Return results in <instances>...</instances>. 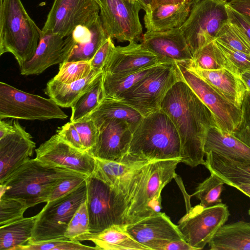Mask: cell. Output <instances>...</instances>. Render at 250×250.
<instances>
[{"instance_id": "6da1fadb", "label": "cell", "mask_w": 250, "mask_h": 250, "mask_svg": "<svg viewBox=\"0 0 250 250\" xmlns=\"http://www.w3.org/2000/svg\"><path fill=\"white\" fill-rule=\"evenodd\" d=\"M161 109L170 118L180 137L181 162L194 167L204 165V144L208 130L216 126L210 110L183 79L167 91Z\"/></svg>"}, {"instance_id": "7a4b0ae2", "label": "cell", "mask_w": 250, "mask_h": 250, "mask_svg": "<svg viewBox=\"0 0 250 250\" xmlns=\"http://www.w3.org/2000/svg\"><path fill=\"white\" fill-rule=\"evenodd\" d=\"M78 174L80 173L45 164L36 158H30L0 184V198L19 200L29 208L47 203L59 183Z\"/></svg>"}, {"instance_id": "3957f363", "label": "cell", "mask_w": 250, "mask_h": 250, "mask_svg": "<svg viewBox=\"0 0 250 250\" xmlns=\"http://www.w3.org/2000/svg\"><path fill=\"white\" fill-rule=\"evenodd\" d=\"M181 145L173 122L161 109L143 118L132 134L127 153L148 162L179 159Z\"/></svg>"}, {"instance_id": "277c9868", "label": "cell", "mask_w": 250, "mask_h": 250, "mask_svg": "<svg viewBox=\"0 0 250 250\" xmlns=\"http://www.w3.org/2000/svg\"><path fill=\"white\" fill-rule=\"evenodd\" d=\"M179 159L150 162L140 170L129 195L125 224L135 223L162 209L161 192L176 176Z\"/></svg>"}, {"instance_id": "5b68a950", "label": "cell", "mask_w": 250, "mask_h": 250, "mask_svg": "<svg viewBox=\"0 0 250 250\" xmlns=\"http://www.w3.org/2000/svg\"><path fill=\"white\" fill-rule=\"evenodd\" d=\"M0 1V55L12 54L20 67L34 56L42 31L21 0Z\"/></svg>"}, {"instance_id": "8992f818", "label": "cell", "mask_w": 250, "mask_h": 250, "mask_svg": "<svg viewBox=\"0 0 250 250\" xmlns=\"http://www.w3.org/2000/svg\"><path fill=\"white\" fill-rule=\"evenodd\" d=\"M86 203L91 233H99L117 224H125L128 199L93 174L86 179Z\"/></svg>"}, {"instance_id": "52a82bcc", "label": "cell", "mask_w": 250, "mask_h": 250, "mask_svg": "<svg viewBox=\"0 0 250 250\" xmlns=\"http://www.w3.org/2000/svg\"><path fill=\"white\" fill-rule=\"evenodd\" d=\"M182 79L177 63L161 64L115 99L132 107L145 117L161 109L167 91Z\"/></svg>"}, {"instance_id": "ba28073f", "label": "cell", "mask_w": 250, "mask_h": 250, "mask_svg": "<svg viewBox=\"0 0 250 250\" xmlns=\"http://www.w3.org/2000/svg\"><path fill=\"white\" fill-rule=\"evenodd\" d=\"M226 0H192L188 17L180 27L193 56L215 40L228 20Z\"/></svg>"}, {"instance_id": "9c48e42d", "label": "cell", "mask_w": 250, "mask_h": 250, "mask_svg": "<svg viewBox=\"0 0 250 250\" xmlns=\"http://www.w3.org/2000/svg\"><path fill=\"white\" fill-rule=\"evenodd\" d=\"M86 198V182L75 190L48 201L37 214L29 242L68 239L65 232L76 211Z\"/></svg>"}, {"instance_id": "30bf717a", "label": "cell", "mask_w": 250, "mask_h": 250, "mask_svg": "<svg viewBox=\"0 0 250 250\" xmlns=\"http://www.w3.org/2000/svg\"><path fill=\"white\" fill-rule=\"evenodd\" d=\"M67 115L52 99L29 93L0 83V119L46 121Z\"/></svg>"}, {"instance_id": "8fae6325", "label": "cell", "mask_w": 250, "mask_h": 250, "mask_svg": "<svg viewBox=\"0 0 250 250\" xmlns=\"http://www.w3.org/2000/svg\"><path fill=\"white\" fill-rule=\"evenodd\" d=\"M230 215L228 207L220 203L209 207L197 205L190 208L177 227L185 241L194 250L209 243Z\"/></svg>"}, {"instance_id": "7c38bea8", "label": "cell", "mask_w": 250, "mask_h": 250, "mask_svg": "<svg viewBox=\"0 0 250 250\" xmlns=\"http://www.w3.org/2000/svg\"><path fill=\"white\" fill-rule=\"evenodd\" d=\"M99 12L96 0H54L42 33L66 38L77 26L91 25L99 17Z\"/></svg>"}, {"instance_id": "4fadbf2b", "label": "cell", "mask_w": 250, "mask_h": 250, "mask_svg": "<svg viewBox=\"0 0 250 250\" xmlns=\"http://www.w3.org/2000/svg\"><path fill=\"white\" fill-rule=\"evenodd\" d=\"M100 0L101 20L109 37L120 42L141 40L143 30L139 13L142 7L138 1Z\"/></svg>"}, {"instance_id": "5bb4252c", "label": "cell", "mask_w": 250, "mask_h": 250, "mask_svg": "<svg viewBox=\"0 0 250 250\" xmlns=\"http://www.w3.org/2000/svg\"><path fill=\"white\" fill-rule=\"evenodd\" d=\"M177 64L184 81L211 112L216 126L232 134L240 123L241 108L228 101L209 84L189 70L185 62Z\"/></svg>"}, {"instance_id": "9a60e30c", "label": "cell", "mask_w": 250, "mask_h": 250, "mask_svg": "<svg viewBox=\"0 0 250 250\" xmlns=\"http://www.w3.org/2000/svg\"><path fill=\"white\" fill-rule=\"evenodd\" d=\"M36 147L18 120L0 121V184L30 159Z\"/></svg>"}, {"instance_id": "2e32d148", "label": "cell", "mask_w": 250, "mask_h": 250, "mask_svg": "<svg viewBox=\"0 0 250 250\" xmlns=\"http://www.w3.org/2000/svg\"><path fill=\"white\" fill-rule=\"evenodd\" d=\"M36 158L52 166L60 167L89 176L96 167L95 158L87 151L78 150L56 133L35 149Z\"/></svg>"}, {"instance_id": "e0dca14e", "label": "cell", "mask_w": 250, "mask_h": 250, "mask_svg": "<svg viewBox=\"0 0 250 250\" xmlns=\"http://www.w3.org/2000/svg\"><path fill=\"white\" fill-rule=\"evenodd\" d=\"M141 41L157 56L161 64L190 62L193 59L180 28L162 32H146Z\"/></svg>"}, {"instance_id": "ac0fdd59", "label": "cell", "mask_w": 250, "mask_h": 250, "mask_svg": "<svg viewBox=\"0 0 250 250\" xmlns=\"http://www.w3.org/2000/svg\"><path fill=\"white\" fill-rule=\"evenodd\" d=\"M98 128L97 142L88 151L94 158L115 161L127 153L133 133L127 123L110 119L104 122Z\"/></svg>"}, {"instance_id": "d6986e66", "label": "cell", "mask_w": 250, "mask_h": 250, "mask_svg": "<svg viewBox=\"0 0 250 250\" xmlns=\"http://www.w3.org/2000/svg\"><path fill=\"white\" fill-rule=\"evenodd\" d=\"M95 161V170L92 174L125 195L128 199L140 169L150 162L137 160L127 153L115 161L98 158Z\"/></svg>"}, {"instance_id": "ffe728a7", "label": "cell", "mask_w": 250, "mask_h": 250, "mask_svg": "<svg viewBox=\"0 0 250 250\" xmlns=\"http://www.w3.org/2000/svg\"><path fill=\"white\" fill-rule=\"evenodd\" d=\"M159 64L157 56L142 43L131 42L126 46H115L103 71L112 75H125Z\"/></svg>"}, {"instance_id": "44dd1931", "label": "cell", "mask_w": 250, "mask_h": 250, "mask_svg": "<svg viewBox=\"0 0 250 250\" xmlns=\"http://www.w3.org/2000/svg\"><path fill=\"white\" fill-rule=\"evenodd\" d=\"M108 37L100 16L89 26H77L64 39L65 62L90 61Z\"/></svg>"}, {"instance_id": "7402d4cb", "label": "cell", "mask_w": 250, "mask_h": 250, "mask_svg": "<svg viewBox=\"0 0 250 250\" xmlns=\"http://www.w3.org/2000/svg\"><path fill=\"white\" fill-rule=\"evenodd\" d=\"M64 38L53 33H42L33 57L20 66L22 75H39L49 67L65 61Z\"/></svg>"}, {"instance_id": "603a6c76", "label": "cell", "mask_w": 250, "mask_h": 250, "mask_svg": "<svg viewBox=\"0 0 250 250\" xmlns=\"http://www.w3.org/2000/svg\"><path fill=\"white\" fill-rule=\"evenodd\" d=\"M126 228L136 241L146 246L155 240L184 239L177 225L162 212L126 224Z\"/></svg>"}, {"instance_id": "cb8c5ba5", "label": "cell", "mask_w": 250, "mask_h": 250, "mask_svg": "<svg viewBox=\"0 0 250 250\" xmlns=\"http://www.w3.org/2000/svg\"><path fill=\"white\" fill-rule=\"evenodd\" d=\"M186 66L209 84L228 101L241 108L247 88L237 74L227 69L201 70Z\"/></svg>"}, {"instance_id": "d4e9b609", "label": "cell", "mask_w": 250, "mask_h": 250, "mask_svg": "<svg viewBox=\"0 0 250 250\" xmlns=\"http://www.w3.org/2000/svg\"><path fill=\"white\" fill-rule=\"evenodd\" d=\"M206 155L204 166L225 184L233 187L250 184V160L231 158L211 152Z\"/></svg>"}, {"instance_id": "484cf974", "label": "cell", "mask_w": 250, "mask_h": 250, "mask_svg": "<svg viewBox=\"0 0 250 250\" xmlns=\"http://www.w3.org/2000/svg\"><path fill=\"white\" fill-rule=\"evenodd\" d=\"M192 0L177 4L162 5L146 12L144 23L146 32H162L180 28L189 16Z\"/></svg>"}, {"instance_id": "4316f807", "label": "cell", "mask_w": 250, "mask_h": 250, "mask_svg": "<svg viewBox=\"0 0 250 250\" xmlns=\"http://www.w3.org/2000/svg\"><path fill=\"white\" fill-rule=\"evenodd\" d=\"M84 241L92 242L97 250H150L128 232L126 224L113 225L99 233H91Z\"/></svg>"}, {"instance_id": "83f0119b", "label": "cell", "mask_w": 250, "mask_h": 250, "mask_svg": "<svg viewBox=\"0 0 250 250\" xmlns=\"http://www.w3.org/2000/svg\"><path fill=\"white\" fill-rule=\"evenodd\" d=\"M143 118L138 111L123 102L105 98L93 112L81 120H92L97 127L106 120H122L128 124L133 133Z\"/></svg>"}, {"instance_id": "f1b7e54d", "label": "cell", "mask_w": 250, "mask_h": 250, "mask_svg": "<svg viewBox=\"0 0 250 250\" xmlns=\"http://www.w3.org/2000/svg\"><path fill=\"white\" fill-rule=\"evenodd\" d=\"M205 154L215 153L231 158L250 160V147L231 134L216 126L208 131L204 144Z\"/></svg>"}, {"instance_id": "f546056e", "label": "cell", "mask_w": 250, "mask_h": 250, "mask_svg": "<svg viewBox=\"0 0 250 250\" xmlns=\"http://www.w3.org/2000/svg\"><path fill=\"white\" fill-rule=\"evenodd\" d=\"M208 245L211 250H250V223L239 221L224 225Z\"/></svg>"}, {"instance_id": "4dcf8cb0", "label": "cell", "mask_w": 250, "mask_h": 250, "mask_svg": "<svg viewBox=\"0 0 250 250\" xmlns=\"http://www.w3.org/2000/svg\"><path fill=\"white\" fill-rule=\"evenodd\" d=\"M101 72L92 69L88 76L69 84L62 83L53 78L47 83L45 93L59 106L71 107L90 87Z\"/></svg>"}, {"instance_id": "1f68e13d", "label": "cell", "mask_w": 250, "mask_h": 250, "mask_svg": "<svg viewBox=\"0 0 250 250\" xmlns=\"http://www.w3.org/2000/svg\"><path fill=\"white\" fill-rule=\"evenodd\" d=\"M36 215L22 217L0 227V250H15L31 239Z\"/></svg>"}, {"instance_id": "d6a6232c", "label": "cell", "mask_w": 250, "mask_h": 250, "mask_svg": "<svg viewBox=\"0 0 250 250\" xmlns=\"http://www.w3.org/2000/svg\"><path fill=\"white\" fill-rule=\"evenodd\" d=\"M186 63L189 68L193 69L215 70L225 68L239 75L215 40L200 48L193 56L192 61Z\"/></svg>"}, {"instance_id": "836d02e7", "label": "cell", "mask_w": 250, "mask_h": 250, "mask_svg": "<svg viewBox=\"0 0 250 250\" xmlns=\"http://www.w3.org/2000/svg\"><path fill=\"white\" fill-rule=\"evenodd\" d=\"M103 76L104 73L102 71L90 87L71 106L70 122H77L90 115L104 99Z\"/></svg>"}, {"instance_id": "e575fe53", "label": "cell", "mask_w": 250, "mask_h": 250, "mask_svg": "<svg viewBox=\"0 0 250 250\" xmlns=\"http://www.w3.org/2000/svg\"><path fill=\"white\" fill-rule=\"evenodd\" d=\"M159 65L125 75L117 76L104 73V98H117L153 71Z\"/></svg>"}, {"instance_id": "d590c367", "label": "cell", "mask_w": 250, "mask_h": 250, "mask_svg": "<svg viewBox=\"0 0 250 250\" xmlns=\"http://www.w3.org/2000/svg\"><path fill=\"white\" fill-rule=\"evenodd\" d=\"M215 40L233 49L250 54V41L244 30L229 20L221 26Z\"/></svg>"}, {"instance_id": "8d00e7d4", "label": "cell", "mask_w": 250, "mask_h": 250, "mask_svg": "<svg viewBox=\"0 0 250 250\" xmlns=\"http://www.w3.org/2000/svg\"><path fill=\"white\" fill-rule=\"evenodd\" d=\"M225 183L213 173L196 187L192 194L200 201L199 205L209 207L222 203L221 193Z\"/></svg>"}, {"instance_id": "74e56055", "label": "cell", "mask_w": 250, "mask_h": 250, "mask_svg": "<svg viewBox=\"0 0 250 250\" xmlns=\"http://www.w3.org/2000/svg\"><path fill=\"white\" fill-rule=\"evenodd\" d=\"M91 233L88 213L86 201L81 204L71 219L65 232V236L69 240L84 241Z\"/></svg>"}, {"instance_id": "f35d334b", "label": "cell", "mask_w": 250, "mask_h": 250, "mask_svg": "<svg viewBox=\"0 0 250 250\" xmlns=\"http://www.w3.org/2000/svg\"><path fill=\"white\" fill-rule=\"evenodd\" d=\"M92 69L89 61L64 62L59 65V70L54 79L69 84L88 76Z\"/></svg>"}, {"instance_id": "ab89813d", "label": "cell", "mask_w": 250, "mask_h": 250, "mask_svg": "<svg viewBox=\"0 0 250 250\" xmlns=\"http://www.w3.org/2000/svg\"><path fill=\"white\" fill-rule=\"evenodd\" d=\"M97 250L95 247L83 245L80 241L59 239L45 241L29 242L15 250Z\"/></svg>"}, {"instance_id": "60d3db41", "label": "cell", "mask_w": 250, "mask_h": 250, "mask_svg": "<svg viewBox=\"0 0 250 250\" xmlns=\"http://www.w3.org/2000/svg\"><path fill=\"white\" fill-rule=\"evenodd\" d=\"M28 208L25 203L19 200L0 198V226L23 217L24 213Z\"/></svg>"}, {"instance_id": "b9f144b4", "label": "cell", "mask_w": 250, "mask_h": 250, "mask_svg": "<svg viewBox=\"0 0 250 250\" xmlns=\"http://www.w3.org/2000/svg\"><path fill=\"white\" fill-rule=\"evenodd\" d=\"M80 136L84 150L88 151L96 144L99 129L90 119L72 122Z\"/></svg>"}, {"instance_id": "7bdbcfd3", "label": "cell", "mask_w": 250, "mask_h": 250, "mask_svg": "<svg viewBox=\"0 0 250 250\" xmlns=\"http://www.w3.org/2000/svg\"><path fill=\"white\" fill-rule=\"evenodd\" d=\"M241 119L231 134L250 147V92L247 91L241 106Z\"/></svg>"}, {"instance_id": "ee69618b", "label": "cell", "mask_w": 250, "mask_h": 250, "mask_svg": "<svg viewBox=\"0 0 250 250\" xmlns=\"http://www.w3.org/2000/svg\"><path fill=\"white\" fill-rule=\"evenodd\" d=\"M87 175L78 174L68 177L59 183L50 193L48 201L69 193L86 182Z\"/></svg>"}, {"instance_id": "f6af8a7d", "label": "cell", "mask_w": 250, "mask_h": 250, "mask_svg": "<svg viewBox=\"0 0 250 250\" xmlns=\"http://www.w3.org/2000/svg\"><path fill=\"white\" fill-rule=\"evenodd\" d=\"M217 42L239 75L246 71L250 70V54L237 51L218 42Z\"/></svg>"}, {"instance_id": "bcb514c9", "label": "cell", "mask_w": 250, "mask_h": 250, "mask_svg": "<svg viewBox=\"0 0 250 250\" xmlns=\"http://www.w3.org/2000/svg\"><path fill=\"white\" fill-rule=\"evenodd\" d=\"M115 47L113 39L108 37L89 61L92 69L99 72L103 71Z\"/></svg>"}, {"instance_id": "7dc6e473", "label": "cell", "mask_w": 250, "mask_h": 250, "mask_svg": "<svg viewBox=\"0 0 250 250\" xmlns=\"http://www.w3.org/2000/svg\"><path fill=\"white\" fill-rule=\"evenodd\" d=\"M56 133L65 142L72 147L82 151L84 150L79 133L71 122L58 128Z\"/></svg>"}, {"instance_id": "c3c4849f", "label": "cell", "mask_w": 250, "mask_h": 250, "mask_svg": "<svg viewBox=\"0 0 250 250\" xmlns=\"http://www.w3.org/2000/svg\"><path fill=\"white\" fill-rule=\"evenodd\" d=\"M150 250H194L185 239L155 240L146 244Z\"/></svg>"}, {"instance_id": "681fc988", "label": "cell", "mask_w": 250, "mask_h": 250, "mask_svg": "<svg viewBox=\"0 0 250 250\" xmlns=\"http://www.w3.org/2000/svg\"><path fill=\"white\" fill-rule=\"evenodd\" d=\"M226 8L228 20L240 26L244 31L250 41V16L239 13L227 2Z\"/></svg>"}, {"instance_id": "f907efd6", "label": "cell", "mask_w": 250, "mask_h": 250, "mask_svg": "<svg viewBox=\"0 0 250 250\" xmlns=\"http://www.w3.org/2000/svg\"><path fill=\"white\" fill-rule=\"evenodd\" d=\"M228 3L239 13L250 16V0H231Z\"/></svg>"}, {"instance_id": "816d5d0a", "label": "cell", "mask_w": 250, "mask_h": 250, "mask_svg": "<svg viewBox=\"0 0 250 250\" xmlns=\"http://www.w3.org/2000/svg\"><path fill=\"white\" fill-rule=\"evenodd\" d=\"M186 0H152L150 5V9L148 12L154 9L160 5L177 4L183 3Z\"/></svg>"}, {"instance_id": "f5cc1de1", "label": "cell", "mask_w": 250, "mask_h": 250, "mask_svg": "<svg viewBox=\"0 0 250 250\" xmlns=\"http://www.w3.org/2000/svg\"><path fill=\"white\" fill-rule=\"evenodd\" d=\"M239 76L244 83L247 91L250 92V70L243 72Z\"/></svg>"}, {"instance_id": "db71d44e", "label": "cell", "mask_w": 250, "mask_h": 250, "mask_svg": "<svg viewBox=\"0 0 250 250\" xmlns=\"http://www.w3.org/2000/svg\"><path fill=\"white\" fill-rule=\"evenodd\" d=\"M250 198V184H241L234 187Z\"/></svg>"}, {"instance_id": "11a10c76", "label": "cell", "mask_w": 250, "mask_h": 250, "mask_svg": "<svg viewBox=\"0 0 250 250\" xmlns=\"http://www.w3.org/2000/svg\"><path fill=\"white\" fill-rule=\"evenodd\" d=\"M141 6L142 9H144L146 13L149 9L152 0H137Z\"/></svg>"}, {"instance_id": "9f6ffc18", "label": "cell", "mask_w": 250, "mask_h": 250, "mask_svg": "<svg viewBox=\"0 0 250 250\" xmlns=\"http://www.w3.org/2000/svg\"><path fill=\"white\" fill-rule=\"evenodd\" d=\"M126 0L130 1V2H132L138 1L137 0Z\"/></svg>"}, {"instance_id": "6f0895ef", "label": "cell", "mask_w": 250, "mask_h": 250, "mask_svg": "<svg viewBox=\"0 0 250 250\" xmlns=\"http://www.w3.org/2000/svg\"><path fill=\"white\" fill-rule=\"evenodd\" d=\"M96 0L98 1V2L99 3V4L100 5V0Z\"/></svg>"}, {"instance_id": "680465c9", "label": "cell", "mask_w": 250, "mask_h": 250, "mask_svg": "<svg viewBox=\"0 0 250 250\" xmlns=\"http://www.w3.org/2000/svg\"><path fill=\"white\" fill-rule=\"evenodd\" d=\"M248 212H249V215H250V209L249 210Z\"/></svg>"}, {"instance_id": "91938a15", "label": "cell", "mask_w": 250, "mask_h": 250, "mask_svg": "<svg viewBox=\"0 0 250 250\" xmlns=\"http://www.w3.org/2000/svg\"><path fill=\"white\" fill-rule=\"evenodd\" d=\"M227 0V1L228 0Z\"/></svg>"}]
</instances>
